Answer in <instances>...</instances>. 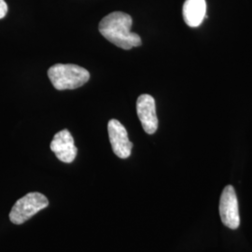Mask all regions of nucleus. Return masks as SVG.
<instances>
[{"label":"nucleus","instance_id":"obj_1","mask_svg":"<svg viewBox=\"0 0 252 252\" xmlns=\"http://www.w3.org/2000/svg\"><path fill=\"white\" fill-rule=\"evenodd\" d=\"M132 17L122 11L109 13L101 20L99 32L109 42L124 50H131L142 44L141 37L131 31Z\"/></svg>","mask_w":252,"mask_h":252},{"label":"nucleus","instance_id":"obj_2","mask_svg":"<svg viewBox=\"0 0 252 252\" xmlns=\"http://www.w3.org/2000/svg\"><path fill=\"white\" fill-rule=\"evenodd\" d=\"M48 76L56 90H74L88 82L90 73L73 63H56L48 70Z\"/></svg>","mask_w":252,"mask_h":252},{"label":"nucleus","instance_id":"obj_3","mask_svg":"<svg viewBox=\"0 0 252 252\" xmlns=\"http://www.w3.org/2000/svg\"><path fill=\"white\" fill-rule=\"evenodd\" d=\"M49 206V200L40 192H29L19 199L9 213V220L14 224H23L37 212Z\"/></svg>","mask_w":252,"mask_h":252},{"label":"nucleus","instance_id":"obj_4","mask_svg":"<svg viewBox=\"0 0 252 252\" xmlns=\"http://www.w3.org/2000/svg\"><path fill=\"white\" fill-rule=\"evenodd\" d=\"M220 215L222 223L235 230L240 224V218L238 211V201L235 190L232 185L226 186L220 200Z\"/></svg>","mask_w":252,"mask_h":252},{"label":"nucleus","instance_id":"obj_5","mask_svg":"<svg viewBox=\"0 0 252 252\" xmlns=\"http://www.w3.org/2000/svg\"><path fill=\"white\" fill-rule=\"evenodd\" d=\"M108 136L113 153L121 159H126L131 155L133 144L129 140L126 127L116 119H112L108 124Z\"/></svg>","mask_w":252,"mask_h":252},{"label":"nucleus","instance_id":"obj_6","mask_svg":"<svg viewBox=\"0 0 252 252\" xmlns=\"http://www.w3.org/2000/svg\"><path fill=\"white\" fill-rule=\"evenodd\" d=\"M136 112L145 132L154 134L158 129V118L156 114L155 100L150 94H141L136 101Z\"/></svg>","mask_w":252,"mask_h":252},{"label":"nucleus","instance_id":"obj_7","mask_svg":"<svg viewBox=\"0 0 252 252\" xmlns=\"http://www.w3.org/2000/svg\"><path fill=\"white\" fill-rule=\"evenodd\" d=\"M51 150L61 162H72L78 153L74 139L68 130L64 129L54 135L51 142Z\"/></svg>","mask_w":252,"mask_h":252},{"label":"nucleus","instance_id":"obj_8","mask_svg":"<svg viewBox=\"0 0 252 252\" xmlns=\"http://www.w3.org/2000/svg\"><path fill=\"white\" fill-rule=\"evenodd\" d=\"M182 14L189 27H197L207 16L206 0H186L183 4Z\"/></svg>","mask_w":252,"mask_h":252},{"label":"nucleus","instance_id":"obj_9","mask_svg":"<svg viewBox=\"0 0 252 252\" xmlns=\"http://www.w3.org/2000/svg\"><path fill=\"white\" fill-rule=\"evenodd\" d=\"M8 12V5L5 0H0V19H3Z\"/></svg>","mask_w":252,"mask_h":252}]
</instances>
